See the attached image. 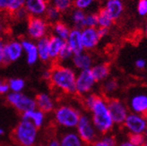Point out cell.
<instances>
[{
  "label": "cell",
  "instance_id": "6da1fadb",
  "mask_svg": "<svg viewBox=\"0 0 147 146\" xmlns=\"http://www.w3.org/2000/svg\"><path fill=\"white\" fill-rule=\"evenodd\" d=\"M83 98V105L90 112L92 122L99 135L109 134L115 124L109 110L108 99L92 92Z\"/></svg>",
  "mask_w": 147,
  "mask_h": 146
},
{
  "label": "cell",
  "instance_id": "7a4b0ae2",
  "mask_svg": "<svg viewBox=\"0 0 147 146\" xmlns=\"http://www.w3.org/2000/svg\"><path fill=\"white\" fill-rule=\"evenodd\" d=\"M49 70V83L54 90L67 95L76 94V80L77 74L75 69L60 63H54Z\"/></svg>",
  "mask_w": 147,
  "mask_h": 146
},
{
  "label": "cell",
  "instance_id": "3957f363",
  "mask_svg": "<svg viewBox=\"0 0 147 146\" xmlns=\"http://www.w3.org/2000/svg\"><path fill=\"white\" fill-rule=\"evenodd\" d=\"M82 114L76 106L63 103L57 105L54 109L53 121L57 127L64 131L75 130Z\"/></svg>",
  "mask_w": 147,
  "mask_h": 146
},
{
  "label": "cell",
  "instance_id": "277c9868",
  "mask_svg": "<svg viewBox=\"0 0 147 146\" xmlns=\"http://www.w3.org/2000/svg\"><path fill=\"white\" fill-rule=\"evenodd\" d=\"M13 139L17 146H35L38 143L39 128L30 121L21 119L13 130Z\"/></svg>",
  "mask_w": 147,
  "mask_h": 146
},
{
  "label": "cell",
  "instance_id": "5b68a950",
  "mask_svg": "<svg viewBox=\"0 0 147 146\" xmlns=\"http://www.w3.org/2000/svg\"><path fill=\"white\" fill-rule=\"evenodd\" d=\"M51 25L44 17L30 16L27 19V35L32 40H39L49 35Z\"/></svg>",
  "mask_w": 147,
  "mask_h": 146
},
{
  "label": "cell",
  "instance_id": "8992f818",
  "mask_svg": "<svg viewBox=\"0 0 147 146\" xmlns=\"http://www.w3.org/2000/svg\"><path fill=\"white\" fill-rule=\"evenodd\" d=\"M75 130L79 135V137L86 145L91 144L99 138V133L93 126L90 115H81L80 119Z\"/></svg>",
  "mask_w": 147,
  "mask_h": 146
},
{
  "label": "cell",
  "instance_id": "52a82bcc",
  "mask_svg": "<svg viewBox=\"0 0 147 146\" xmlns=\"http://www.w3.org/2000/svg\"><path fill=\"white\" fill-rule=\"evenodd\" d=\"M5 100L7 103L21 114L37 108L35 99L24 94V92H10L7 95H5Z\"/></svg>",
  "mask_w": 147,
  "mask_h": 146
},
{
  "label": "cell",
  "instance_id": "ba28073f",
  "mask_svg": "<svg viewBox=\"0 0 147 146\" xmlns=\"http://www.w3.org/2000/svg\"><path fill=\"white\" fill-rule=\"evenodd\" d=\"M97 82L93 77L91 69L79 71L76 75V94L81 97H84L92 92Z\"/></svg>",
  "mask_w": 147,
  "mask_h": 146
},
{
  "label": "cell",
  "instance_id": "9c48e42d",
  "mask_svg": "<svg viewBox=\"0 0 147 146\" xmlns=\"http://www.w3.org/2000/svg\"><path fill=\"white\" fill-rule=\"evenodd\" d=\"M108 107L115 125L122 126L129 114V108L124 101L117 98L108 99Z\"/></svg>",
  "mask_w": 147,
  "mask_h": 146
},
{
  "label": "cell",
  "instance_id": "30bf717a",
  "mask_svg": "<svg viewBox=\"0 0 147 146\" xmlns=\"http://www.w3.org/2000/svg\"><path fill=\"white\" fill-rule=\"evenodd\" d=\"M122 126L128 134H144L147 126V118L143 115L129 112Z\"/></svg>",
  "mask_w": 147,
  "mask_h": 146
},
{
  "label": "cell",
  "instance_id": "8fae6325",
  "mask_svg": "<svg viewBox=\"0 0 147 146\" xmlns=\"http://www.w3.org/2000/svg\"><path fill=\"white\" fill-rule=\"evenodd\" d=\"M24 53L21 40L12 39L5 41V65L19 60Z\"/></svg>",
  "mask_w": 147,
  "mask_h": 146
},
{
  "label": "cell",
  "instance_id": "7c38bea8",
  "mask_svg": "<svg viewBox=\"0 0 147 146\" xmlns=\"http://www.w3.org/2000/svg\"><path fill=\"white\" fill-rule=\"evenodd\" d=\"M81 39L84 51H90L96 48L100 40H101L99 36L97 28H88L85 27L81 30Z\"/></svg>",
  "mask_w": 147,
  "mask_h": 146
},
{
  "label": "cell",
  "instance_id": "4fadbf2b",
  "mask_svg": "<svg viewBox=\"0 0 147 146\" xmlns=\"http://www.w3.org/2000/svg\"><path fill=\"white\" fill-rule=\"evenodd\" d=\"M128 108L131 112L147 118V93L138 92L133 94L129 99Z\"/></svg>",
  "mask_w": 147,
  "mask_h": 146
},
{
  "label": "cell",
  "instance_id": "5bb4252c",
  "mask_svg": "<svg viewBox=\"0 0 147 146\" xmlns=\"http://www.w3.org/2000/svg\"><path fill=\"white\" fill-rule=\"evenodd\" d=\"M49 5V0H25L24 8L30 16L44 17Z\"/></svg>",
  "mask_w": 147,
  "mask_h": 146
},
{
  "label": "cell",
  "instance_id": "9a60e30c",
  "mask_svg": "<svg viewBox=\"0 0 147 146\" xmlns=\"http://www.w3.org/2000/svg\"><path fill=\"white\" fill-rule=\"evenodd\" d=\"M34 99L36 101V108L45 114L53 113L57 107L54 98L48 92H40Z\"/></svg>",
  "mask_w": 147,
  "mask_h": 146
},
{
  "label": "cell",
  "instance_id": "2e32d148",
  "mask_svg": "<svg viewBox=\"0 0 147 146\" xmlns=\"http://www.w3.org/2000/svg\"><path fill=\"white\" fill-rule=\"evenodd\" d=\"M65 44V40L57 37L53 34L49 35V51L50 63H57L58 56Z\"/></svg>",
  "mask_w": 147,
  "mask_h": 146
},
{
  "label": "cell",
  "instance_id": "e0dca14e",
  "mask_svg": "<svg viewBox=\"0 0 147 146\" xmlns=\"http://www.w3.org/2000/svg\"><path fill=\"white\" fill-rule=\"evenodd\" d=\"M22 46H23L24 53L26 57L27 64L30 65H35L39 60L38 50H37L36 42L30 39H23L21 40Z\"/></svg>",
  "mask_w": 147,
  "mask_h": 146
},
{
  "label": "cell",
  "instance_id": "ac0fdd59",
  "mask_svg": "<svg viewBox=\"0 0 147 146\" xmlns=\"http://www.w3.org/2000/svg\"><path fill=\"white\" fill-rule=\"evenodd\" d=\"M71 60L74 67L79 71L91 69L93 65L92 57L87 51H83L79 54L74 55Z\"/></svg>",
  "mask_w": 147,
  "mask_h": 146
},
{
  "label": "cell",
  "instance_id": "d6986e66",
  "mask_svg": "<svg viewBox=\"0 0 147 146\" xmlns=\"http://www.w3.org/2000/svg\"><path fill=\"white\" fill-rule=\"evenodd\" d=\"M65 42H67L68 47L72 49L74 55L79 54L84 51L82 44V39H81V30H79V29L76 28L71 29L70 33Z\"/></svg>",
  "mask_w": 147,
  "mask_h": 146
},
{
  "label": "cell",
  "instance_id": "ffe728a7",
  "mask_svg": "<svg viewBox=\"0 0 147 146\" xmlns=\"http://www.w3.org/2000/svg\"><path fill=\"white\" fill-rule=\"evenodd\" d=\"M103 9L114 21L119 19L125 10L123 0H107Z\"/></svg>",
  "mask_w": 147,
  "mask_h": 146
},
{
  "label": "cell",
  "instance_id": "44dd1931",
  "mask_svg": "<svg viewBox=\"0 0 147 146\" xmlns=\"http://www.w3.org/2000/svg\"><path fill=\"white\" fill-rule=\"evenodd\" d=\"M21 116H22V119L32 122L33 125L39 129L44 126L45 120H46V114L38 108L26 111L23 114H21Z\"/></svg>",
  "mask_w": 147,
  "mask_h": 146
},
{
  "label": "cell",
  "instance_id": "7402d4cb",
  "mask_svg": "<svg viewBox=\"0 0 147 146\" xmlns=\"http://www.w3.org/2000/svg\"><path fill=\"white\" fill-rule=\"evenodd\" d=\"M59 140L61 146H87L79 137L76 130L64 131L59 136Z\"/></svg>",
  "mask_w": 147,
  "mask_h": 146
},
{
  "label": "cell",
  "instance_id": "603a6c76",
  "mask_svg": "<svg viewBox=\"0 0 147 146\" xmlns=\"http://www.w3.org/2000/svg\"><path fill=\"white\" fill-rule=\"evenodd\" d=\"M91 71L97 83L106 81L107 79H109L110 74L109 65L106 63H99L93 65L91 68Z\"/></svg>",
  "mask_w": 147,
  "mask_h": 146
},
{
  "label": "cell",
  "instance_id": "cb8c5ba5",
  "mask_svg": "<svg viewBox=\"0 0 147 146\" xmlns=\"http://www.w3.org/2000/svg\"><path fill=\"white\" fill-rule=\"evenodd\" d=\"M37 50H38L39 60L43 63H49V36L36 41Z\"/></svg>",
  "mask_w": 147,
  "mask_h": 146
},
{
  "label": "cell",
  "instance_id": "d4e9b609",
  "mask_svg": "<svg viewBox=\"0 0 147 146\" xmlns=\"http://www.w3.org/2000/svg\"><path fill=\"white\" fill-rule=\"evenodd\" d=\"M50 30L52 32V34L64 40H67L68 35L70 33L71 28L62 21H58L57 23L51 24Z\"/></svg>",
  "mask_w": 147,
  "mask_h": 146
},
{
  "label": "cell",
  "instance_id": "484cf974",
  "mask_svg": "<svg viewBox=\"0 0 147 146\" xmlns=\"http://www.w3.org/2000/svg\"><path fill=\"white\" fill-rule=\"evenodd\" d=\"M86 13L84 11L79 10V9H74L71 13V21L74 24V28L82 30L84 28V19H85Z\"/></svg>",
  "mask_w": 147,
  "mask_h": 146
},
{
  "label": "cell",
  "instance_id": "4316f807",
  "mask_svg": "<svg viewBox=\"0 0 147 146\" xmlns=\"http://www.w3.org/2000/svg\"><path fill=\"white\" fill-rule=\"evenodd\" d=\"M97 16H98V27L99 28H105L109 30V29L113 25L115 22L109 15V13L103 8H101L97 13Z\"/></svg>",
  "mask_w": 147,
  "mask_h": 146
},
{
  "label": "cell",
  "instance_id": "83f0119b",
  "mask_svg": "<svg viewBox=\"0 0 147 146\" xmlns=\"http://www.w3.org/2000/svg\"><path fill=\"white\" fill-rule=\"evenodd\" d=\"M119 89V82L115 79H107L103 82L102 92L104 97H111Z\"/></svg>",
  "mask_w": 147,
  "mask_h": 146
},
{
  "label": "cell",
  "instance_id": "f1b7e54d",
  "mask_svg": "<svg viewBox=\"0 0 147 146\" xmlns=\"http://www.w3.org/2000/svg\"><path fill=\"white\" fill-rule=\"evenodd\" d=\"M60 17H61V13L58 11L56 7L49 5L45 13V15H44V18L47 20L48 23L50 25L53 24L57 23V22L60 21Z\"/></svg>",
  "mask_w": 147,
  "mask_h": 146
},
{
  "label": "cell",
  "instance_id": "f546056e",
  "mask_svg": "<svg viewBox=\"0 0 147 146\" xmlns=\"http://www.w3.org/2000/svg\"><path fill=\"white\" fill-rule=\"evenodd\" d=\"M7 82H8L10 92H23L26 85L24 80L23 78H19V77L11 78Z\"/></svg>",
  "mask_w": 147,
  "mask_h": 146
},
{
  "label": "cell",
  "instance_id": "4dcf8cb0",
  "mask_svg": "<svg viewBox=\"0 0 147 146\" xmlns=\"http://www.w3.org/2000/svg\"><path fill=\"white\" fill-rule=\"evenodd\" d=\"M49 3L62 13L68 12L72 8L74 0H50Z\"/></svg>",
  "mask_w": 147,
  "mask_h": 146
},
{
  "label": "cell",
  "instance_id": "1f68e13d",
  "mask_svg": "<svg viewBox=\"0 0 147 146\" xmlns=\"http://www.w3.org/2000/svg\"><path fill=\"white\" fill-rule=\"evenodd\" d=\"M73 56H74V53H73L72 49L68 47V45L67 44V42H65V46L63 47V48L60 51L59 56H58L57 63L62 64L64 62H67L68 60H71Z\"/></svg>",
  "mask_w": 147,
  "mask_h": 146
},
{
  "label": "cell",
  "instance_id": "d6a6232c",
  "mask_svg": "<svg viewBox=\"0 0 147 146\" xmlns=\"http://www.w3.org/2000/svg\"><path fill=\"white\" fill-rule=\"evenodd\" d=\"M98 28V16L97 13H86L84 19V28Z\"/></svg>",
  "mask_w": 147,
  "mask_h": 146
},
{
  "label": "cell",
  "instance_id": "836d02e7",
  "mask_svg": "<svg viewBox=\"0 0 147 146\" xmlns=\"http://www.w3.org/2000/svg\"><path fill=\"white\" fill-rule=\"evenodd\" d=\"M127 140L135 146H143L146 142L144 134H128Z\"/></svg>",
  "mask_w": 147,
  "mask_h": 146
},
{
  "label": "cell",
  "instance_id": "e575fe53",
  "mask_svg": "<svg viewBox=\"0 0 147 146\" xmlns=\"http://www.w3.org/2000/svg\"><path fill=\"white\" fill-rule=\"evenodd\" d=\"M94 0H74L73 6L76 9L84 11L92 5Z\"/></svg>",
  "mask_w": 147,
  "mask_h": 146
},
{
  "label": "cell",
  "instance_id": "d590c367",
  "mask_svg": "<svg viewBox=\"0 0 147 146\" xmlns=\"http://www.w3.org/2000/svg\"><path fill=\"white\" fill-rule=\"evenodd\" d=\"M24 5H25V0H12L8 13H7L12 15L13 13H16L19 9L24 7Z\"/></svg>",
  "mask_w": 147,
  "mask_h": 146
},
{
  "label": "cell",
  "instance_id": "8d00e7d4",
  "mask_svg": "<svg viewBox=\"0 0 147 146\" xmlns=\"http://www.w3.org/2000/svg\"><path fill=\"white\" fill-rule=\"evenodd\" d=\"M136 11L141 17L147 16V0H138L136 5Z\"/></svg>",
  "mask_w": 147,
  "mask_h": 146
},
{
  "label": "cell",
  "instance_id": "74e56055",
  "mask_svg": "<svg viewBox=\"0 0 147 146\" xmlns=\"http://www.w3.org/2000/svg\"><path fill=\"white\" fill-rule=\"evenodd\" d=\"M12 16L13 18H16V20H18V21H23V20H26L27 21V19L30 17V15H29V13H27V11H26V9L24 8V7L19 9L16 13H13L12 14Z\"/></svg>",
  "mask_w": 147,
  "mask_h": 146
},
{
  "label": "cell",
  "instance_id": "f35d334b",
  "mask_svg": "<svg viewBox=\"0 0 147 146\" xmlns=\"http://www.w3.org/2000/svg\"><path fill=\"white\" fill-rule=\"evenodd\" d=\"M101 139L103 140L109 146H117V139L114 135H112L111 134H106L103 135L101 137Z\"/></svg>",
  "mask_w": 147,
  "mask_h": 146
},
{
  "label": "cell",
  "instance_id": "ab89813d",
  "mask_svg": "<svg viewBox=\"0 0 147 146\" xmlns=\"http://www.w3.org/2000/svg\"><path fill=\"white\" fill-rule=\"evenodd\" d=\"M10 92L8 82L6 80L0 79V95H7Z\"/></svg>",
  "mask_w": 147,
  "mask_h": 146
},
{
  "label": "cell",
  "instance_id": "60d3db41",
  "mask_svg": "<svg viewBox=\"0 0 147 146\" xmlns=\"http://www.w3.org/2000/svg\"><path fill=\"white\" fill-rule=\"evenodd\" d=\"M12 0H0V12L7 13Z\"/></svg>",
  "mask_w": 147,
  "mask_h": 146
},
{
  "label": "cell",
  "instance_id": "b9f144b4",
  "mask_svg": "<svg viewBox=\"0 0 147 146\" xmlns=\"http://www.w3.org/2000/svg\"><path fill=\"white\" fill-rule=\"evenodd\" d=\"M5 65V41L0 39V67Z\"/></svg>",
  "mask_w": 147,
  "mask_h": 146
},
{
  "label": "cell",
  "instance_id": "7bdbcfd3",
  "mask_svg": "<svg viewBox=\"0 0 147 146\" xmlns=\"http://www.w3.org/2000/svg\"><path fill=\"white\" fill-rule=\"evenodd\" d=\"M135 65H136V69L144 70L146 67L147 63H146V60L144 59V58H138V59H136V62H135Z\"/></svg>",
  "mask_w": 147,
  "mask_h": 146
},
{
  "label": "cell",
  "instance_id": "ee69618b",
  "mask_svg": "<svg viewBox=\"0 0 147 146\" xmlns=\"http://www.w3.org/2000/svg\"><path fill=\"white\" fill-rule=\"evenodd\" d=\"M46 144L47 146H61V143L58 136H54V137L49 138Z\"/></svg>",
  "mask_w": 147,
  "mask_h": 146
},
{
  "label": "cell",
  "instance_id": "f6af8a7d",
  "mask_svg": "<svg viewBox=\"0 0 147 146\" xmlns=\"http://www.w3.org/2000/svg\"><path fill=\"white\" fill-rule=\"evenodd\" d=\"M87 146H109L101 138H98L96 141H94L93 143H92L91 144L87 145Z\"/></svg>",
  "mask_w": 147,
  "mask_h": 146
},
{
  "label": "cell",
  "instance_id": "bcb514c9",
  "mask_svg": "<svg viewBox=\"0 0 147 146\" xmlns=\"http://www.w3.org/2000/svg\"><path fill=\"white\" fill-rule=\"evenodd\" d=\"M97 30H98V33H99V36L100 37V39L106 37L109 33V30L108 29H105V28H99L98 27Z\"/></svg>",
  "mask_w": 147,
  "mask_h": 146
},
{
  "label": "cell",
  "instance_id": "7dc6e473",
  "mask_svg": "<svg viewBox=\"0 0 147 146\" xmlns=\"http://www.w3.org/2000/svg\"><path fill=\"white\" fill-rule=\"evenodd\" d=\"M49 77H50V70L49 69H47L43 72V74H42V78L45 80V81L49 82Z\"/></svg>",
  "mask_w": 147,
  "mask_h": 146
},
{
  "label": "cell",
  "instance_id": "c3c4849f",
  "mask_svg": "<svg viewBox=\"0 0 147 146\" xmlns=\"http://www.w3.org/2000/svg\"><path fill=\"white\" fill-rule=\"evenodd\" d=\"M117 146H135V145L133 143H131L128 140H126V141H122L119 143Z\"/></svg>",
  "mask_w": 147,
  "mask_h": 146
},
{
  "label": "cell",
  "instance_id": "681fc988",
  "mask_svg": "<svg viewBox=\"0 0 147 146\" xmlns=\"http://www.w3.org/2000/svg\"><path fill=\"white\" fill-rule=\"evenodd\" d=\"M144 32L145 37L147 38V21L145 22V24H144Z\"/></svg>",
  "mask_w": 147,
  "mask_h": 146
},
{
  "label": "cell",
  "instance_id": "f907efd6",
  "mask_svg": "<svg viewBox=\"0 0 147 146\" xmlns=\"http://www.w3.org/2000/svg\"><path fill=\"white\" fill-rule=\"evenodd\" d=\"M3 30H4V25H3L2 21L0 20V35L2 34V32H3Z\"/></svg>",
  "mask_w": 147,
  "mask_h": 146
},
{
  "label": "cell",
  "instance_id": "816d5d0a",
  "mask_svg": "<svg viewBox=\"0 0 147 146\" xmlns=\"http://www.w3.org/2000/svg\"><path fill=\"white\" fill-rule=\"evenodd\" d=\"M4 135H5V131L1 126H0V136H3Z\"/></svg>",
  "mask_w": 147,
  "mask_h": 146
},
{
  "label": "cell",
  "instance_id": "f5cc1de1",
  "mask_svg": "<svg viewBox=\"0 0 147 146\" xmlns=\"http://www.w3.org/2000/svg\"><path fill=\"white\" fill-rule=\"evenodd\" d=\"M144 136H145V139H146V141H147V126H146V128H145V131H144Z\"/></svg>",
  "mask_w": 147,
  "mask_h": 146
},
{
  "label": "cell",
  "instance_id": "db71d44e",
  "mask_svg": "<svg viewBox=\"0 0 147 146\" xmlns=\"http://www.w3.org/2000/svg\"><path fill=\"white\" fill-rule=\"evenodd\" d=\"M35 146H47L46 143H37Z\"/></svg>",
  "mask_w": 147,
  "mask_h": 146
},
{
  "label": "cell",
  "instance_id": "11a10c76",
  "mask_svg": "<svg viewBox=\"0 0 147 146\" xmlns=\"http://www.w3.org/2000/svg\"><path fill=\"white\" fill-rule=\"evenodd\" d=\"M143 146H147V141H146V142H145V143H144V145H143Z\"/></svg>",
  "mask_w": 147,
  "mask_h": 146
}]
</instances>
